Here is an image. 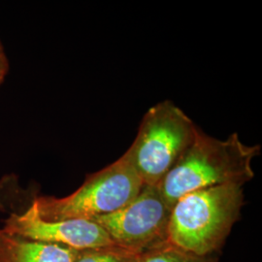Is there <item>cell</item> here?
I'll list each match as a JSON object with an SVG mask.
<instances>
[{
  "label": "cell",
  "instance_id": "6da1fadb",
  "mask_svg": "<svg viewBox=\"0 0 262 262\" xmlns=\"http://www.w3.org/2000/svg\"><path fill=\"white\" fill-rule=\"evenodd\" d=\"M260 146H247L237 133L219 140L197 127L191 145L159 184L169 206L187 193L208 187L242 185L253 177L252 160Z\"/></svg>",
  "mask_w": 262,
  "mask_h": 262
},
{
  "label": "cell",
  "instance_id": "7a4b0ae2",
  "mask_svg": "<svg viewBox=\"0 0 262 262\" xmlns=\"http://www.w3.org/2000/svg\"><path fill=\"white\" fill-rule=\"evenodd\" d=\"M242 185L228 184L187 193L171 209L169 244L205 257L229 234L243 206Z\"/></svg>",
  "mask_w": 262,
  "mask_h": 262
},
{
  "label": "cell",
  "instance_id": "3957f363",
  "mask_svg": "<svg viewBox=\"0 0 262 262\" xmlns=\"http://www.w3.org/2000/svg\"><path fill=\"white\" fill-rule=\"evenodd\" d=\"M196 125L171 101L151 107L124 154L144 185L159 186L191 145Z\"/></svg>",
  "mask_w": 262,
  "mask_h": 262
},
{
  "label": "cell",
  "instance_id": "277c9868",
  "mask_svg": "<svg viewBox=\"0 0 262 262\" xmlns=\"http://www.w3.org/2000/svg\"><path fill=\"white\" fill-rule=\"evenodd\" d=\"M143 187L138 174L123 155L111 165L86 177L72 194L62 198L38 197L33 203L45 221L93 220L126 205Z\"/></svg>",
  "mask_w": 262,
  "mask_h": 262
},
{
  "label": "cell",
  "instance_id": "5b68a950",
  "mask_svg": "<svg viewBox=\"0 0 262 262\" xmlns=\"http://www.w3.org/2000/svg\"><path fill=\"white\" fill-rule=\"evenodd\" d=\"M170 214L158 186L144 185L126 205L91 221L103 228L116 247L141 253L168 242Z\"/></svg>",
  "mask_w": 262,
  "mask_h": 262
},
{
  "label": "cell",
  "instance_id": "8992f818",
  "mask_svg": "<svg viewBox=\"0 0 262 262\" xmlns=\"http://www.w3.org/2000/svg\"><path fill=\"white\" fill-rule=\"evenodd\" d=\"M2 229L12 235L46 243L58 244L77 251L116 247L103 228L91 220L45 221L32 204L21 214H12Z\"/></svg>",
  "mask_w": 262,
  "mask_h": 262
},
{
  "label": "cell",
  "instance_id": "52a82bcc",
  "mask_svg": "<svg viewBox=\"0 0 262 262\" xmlns=\"http://www.w3.org/2000/svg\"><path fill=\"white\" fill-rule=\"evenodd\" d=\"M80 251L23 238L0 228V262H74Z\"/></svg>",
  "mask_w": 262,
  "mask_h": 262
},
{
  "label": "cell",
  "instance_id": "ba28073f",
  "mask_svg": "<svg viewBox=\"0 0 262 262\" xmlns=\"http://www.w3.org/2000/svg\"><path fill=\"white\" fill-rule=\"evenodd\" d=\"M134 262H205V257L186 253L166 242L139 253Z\"/></svg>",
  "mask_w": 262,
  "mask_h": 262
},
{
  "label": "cell",
  "instance_id": "9c48e42d",
  "mask_svg": "<svg viewBox=\"0 0 262 262\" xmlns=\"http://www.w3.org/2000/svg\"><path fill=\"white\" fill-rule=\"evenodd\" d=\"M138 254L118 247H108L80 251L74 262H134Z\"/></svg>",
  "mask_w": 262,
  "mask_h": 262
},
{
  "label": "cell",
  "instance_id": "30bf717a",
  "mask_svg": "<svg viewBox=\"0 0 262 262\" xmlns=\"http://www.w3.org/2000/svg\"><path fill=\"white\" fill-rule=\"evenodd\" d=\"M8 70H9L8 58H7L3 46L0 42V84L3 83L5 77L8 73Z\"/></svg>",
  "mask_w": 262,
  "mask_h": 262
}]
</instances>
